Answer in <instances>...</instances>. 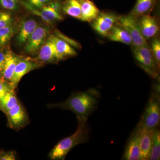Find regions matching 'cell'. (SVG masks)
<instances>
[{
	"label": "cell",
	"instance_id": "1",
	"mask_svg": "<svg viewBox=\"0 0 160 160\" xmlns=\"http://www.w3.org/2000/svg\"><path fill=\"white\" fill-rule=\"evenodd\" d=\"M100 98L98 90L91 89L77 92L64 102L52 105V107L68 109L76 115L79 122H87L88 118L96 108Z\"/></svg>",
	"mask_w": 160,
	"mask_h": 160
},
{
	"label": "cell",
	"instance_id": "2",
	"mask_svg": "<svg viewBox=\"0 0 160 160\" xmlns=\"http://www.w3.org/2000/svg\"><path fill=\"white\" fill-rule=\"evenodd\" d=\"M89 129L87 122H79L76 131L70 136L61 140L54 146L49 154L52 160H63L76 146L87 142L89 138Z\"/></svg>",
	"mask_w": 160,
	"mask_h": 160
},
{
	"label": "cell",
	"instance_id": "3",
	"mask_svg": "<svg viewBox=\"0 0 160 160\" xmlns=\"http://www.w3.org/2000/svg\"><path fill=\"white\" fill-rule=\"evenodd\" d=\"M155 90L152 93L144 113L137 127L145 129H156L160 119L159 92Z\"/></svg>",
	"mask_w": 160,
	"mask_h": 160
},
{
	"label": "cell",
	"instance_id": "4",
	"mask_svg": "<svg viewBox=\"0 0 160 160\" xmlns=\"http://www.w3.org/2000/svg\"><path fill=\"white\" fill-rule=\"evenodd\" d=\"M132 51L135 59L141 68L152 77H158V68L151 50L148 46H133Z\"/></svg>",
	"mask_w": 160,
	"mask_h": 160
},
{
	"label": "cell",
	"instance_id": "5",
	"mask_svg": "<svg viewBox=\"0 0 160 160\" xmlns=\"http://www.w3.org/2000/svg\"><path fill=\"white\" fill-rule=\"evenodd\" d=\"M117 22L129 32L132 40V46H148L146 40L141 32L138 18L130 14L121 16H119Z\"/></svg>",
	"mask_w": 160,
	"mask_h": 160
},
{
	"label": "cell",
	"instance_id": "6",
	"mask_svg": "<svg viewBox=\"0 0 160 160\" xmlns=\"http://www.w3.org/2000/svg\"><path fill=\"white\" fill-rule=\"evenodd\" d=\"M42 65L41 62L36 60L32 59L29 58L21 57L16 66L10 84L12 88L15 89L21 79L25 75L32 70L38 69Z\"/></svg>",
	"mask_w": 160,
	"mask_h": 160
},
{
	"label": "cell",
	"instance_id": "7",
	"mask_svg": "<svg viewBox=\"0 0 160 160\" xmlns=\"http://www.w3.org/2000/svg\"><path fill=\"white\" fill-rule=\"evenodd\" d=\"M119 16L109 12H100L95 19L92 22V26L98 33L107 37L109 32L117 22Z\"/></svg>",
	"mask_w": 160,
	"mask_h": 160
},
{
	"label": "cell",
	"instance_id": "8",
	"mask_svg": "<svg viewBox=\"0 0 160 160\" xmlns=\"http://www.w3.org/2000/svg\"><path fill=\"white\" fill-rule=\"evenodd\" d=\"M49 32L48 27L38 26L27 40L24 52L26 53L32 54L38 51L46 41Z\"/></svg>",
	"mask_w": 160,
	"mask_h": 160
},
{
	"label": "cell",
	"instance_id": "9",
	"mask_svg": "<svg viewBox=\"0 0 160 160\" xmlns=\"http://www.w3.org/2000/svg\"><path fill=\"white\" fill-rule=\"evenodd\" d=\"M138 18L141 32L146 40L158 36L160 30L159 24L154 17L146 14Z\"/></svg>",
	"mask_w": 160,
	"mask_h": 160
},
{
	"label": "cell",
	"instance_id": "10",
	"mask_svg": "<svg viewBox=\"0 0 160 160\" xmlns=\"http://www.w3.org/2000/svg\"><path fill=\"white\" fill-rule=\"evenodd\" d=\"M37 61L41 62H58L54 35H51L46 40L40 48Z\"/></svg>",
	"mask_w": 160,
	"mask_h": 160
},
{
	"label": "cell",
	"instance_id": "11",
	"mask_svg": "<svg viewBox=\"0 0 160 160\" xmlns=\"http://www.w3.org/2000/svg\"><path fill=\"white\" fill-rule=\"evenodd\" d=\"M9 126L12 129H18L26 125L28 119L26 112L19 103L6 113Z\"/></svg>",
	"mask_w": 160,
	"mask_h": 160
},
{
	"label": "cell",
	"instance_id": "12",
	"mask_svg": "<svg viewBox=\"0 0 160 160\" xmlns=\"http://www.w3.org/2000/svg\"><path fill=\"white\" fill-rule=\"evenodd\" d=\"M140 131V128L137 127L132 134L126 146L123 159L141 160L139 147Z\"/></svg>",
	"mask_w": 160,
	"mask_h": 160
},
{
	"label": "cell",
	"instance_id": "13",
	"mask_svg": "<svg viewBox=\"0 0 160 160\" xmlns=\"http://www.w3.org/2000/svg\"><path fill=\"white\" fill-rule=\"evenodd\" d=\"M139 128L141 129L139 142L141 159L148 160L152 145V137L156 129Z\"/></svg>",
	"mask_w": 160,
	"mask_h": 160
},
{
	"label": "cell",
	"instance_id": "14",
	"mask_svg": "<svg viewBox=\"0 0 160 160\" xmlns=\"http://www.w3.org/2000/svg\"><path fill=\"white\" fill-rule=\"evenodd\" d=\"M21 57L15 54L13 52L10 50H7L5 53V66L2 77L10 85L16 66Z\"/></svg>",
	"mask_w": 160,
	"mask_h": 160
},
{
	"label": "cell",
	"instance_id": "15",
	"mask_svg": "<svg viewBox=\"0 0 160 160\" xmlns=\"http://www.w3.org/2000/svg\"><path fill=\"white\" fill-rule=\"evenodd\" d=\"M38 23L33 19H28L22 21L20 23L17 40L18 44L23 45L37 28Z\"/></svg>",
	"mask_w": 160,
	"mask_h": 160
},
{
	"label": "cell",
	"instance_id": "16",
	"mask_svg": "<svg viewBox=\"0 0 160 160\" xmlns=\"http://www.w3.org/2000/svg\"><path fill=\"white\" fill-rule=\"evenodd\" d=\"M81 5V20L91 22L95 19L100 10L91 0H80Z\"/></svg>",
	"mask_w": 160,
	"mask_h": 160
},
{
	"label": "cell",
	"instance_id": "17",
	"mask_svg": "<svg viewBox=\"0 0 160 160\" xmlns=\"http://www.w3.org/2000/svg\"><path fill=\"white\" fill-rule=\"evenodd\" d=\"M107 37L113 42L128 45H132V40L129 32L117 22L115 24Z\"/></svg>",
	"mask_w": 160,
	"mask_h": 160
},
{
	"label": "cell",
	"instance_id": "18",
	"mask_svg": "<svg viewBox=\"0 0 160 160\" xmlns=\"http://www.w3.org/2000/svg\"><path fill=\"white\" fill-rule=\"evenodd\" d=\"M54 40L58 62L66 58L76 55V52L72 46L55 35Z\"/></svg>",
	"mask_w": 160,
	"mask_h": 160
},
{
	"label": "cell",
	"instance_id": "19",
	"mask_svg": "<svg viewBox=\"0 0 160 160\" xmlns=\"http://www.w3.org/2000/svg\"><path fill=\"white\" fill-rule=\"evenodd\" d=\"M62 12L78 19H81V5L80 0H66L62 5Z\"/></svg>",
	"mask_w": 160,
	"mask_h": 160
},
{
	"label": "cell",
	"instance_id": "20",
	"mask_svg": "<svg viewBox=\"0 0 160 160\" xmlns=\"http://www.w3.org/2000/svg\"><path fill=\"white\" fill-rule=\"evenodd\" d=\"M158 0H137L130 14L138 18L144 14H148L154 6Z\"/></svg>",
	"mask_w": 160,
	"mask_h": 160
},
{
	"label": "cell",
	"instance_id": "21",
	"mask_svg": "<svg viewBox=\"0 0 160 160\" xmlns=\"http://www.w3.org/2000/svg\"><path fill=\"white\" fill-rule=\"evenodd\" d=\"M14 89H11L0 100V109L6 113L18 103Z\"/></svg>",
	"mask_w": 160,
	"mask_h": 160
},
{
	"label": "cell",
	"instance_id": "22",
	"mask_svg": "<svg viewBox=\"0 0 160 160\" xmlns=\"http://www.w3.org/2000/svg\"><path fill=\"white\" fill-rule=\"evenodd\" d=\"M160 158V132L156 128L153 137L151 151L148 160H158Z\"/></svg>",
	"mask_w": 160,
	"mask_h": 160
},
{
	"label": "cell",
	"instance_id": "23",
	"mask_svg": "<svg viewBox=\"0 0 160 160\" xmlns=\"http://www.w3.org/2000/svg\"><path fill=\"white\" fill-rule=\"evenodd\" d=\"M14 33L12 25L0 28V47H2L8 42Z\"/></svg>",
	"mask_w": 160,
	"mask_h": 160
},
{
	"label": "cell",
	"instance_id": "24",
	"mask_svg": "<svg viewBox=\"0 0 160 160\" xmlns=\"http://www.w3.org/2000/svg\"><path fill=\"white\" fill-rule=\"evenodd\" d=\"M47 18L53 22L55 21H61L63 19V17L61 13L56 11L50 6L46 5L40 9Z\"/></svg>",
	"mask_w": 160,
	"mask_h": 160
},
{
	"label": "cell",
	"instance_id": "25",
	"mask_svg": "<svg viewBox=\"0 0 160 160\" xmlns=\"http://www.w3.org/2000/svg\"><path fill=\"white\" fill-rule=\"evenodd\" d=\"M22 4L28 11L32 13L35 15L36 16L39 17L45 22L49 24V25H51L53 23L48 18L46 17V15L44 14L41 9H37V8L32 7L27 2H22Z\"/></svg>",
	"mask_w": 160,
	"mask_h": 160
},
{
	"label": "cell",
	"instance_id": "26",
	"mask_svg": "<svg viewBox=\"0 0 160 160\" xmlns=\"http://www.w3.org/2000/svg\"><path fill=\"white\" fill-rule=\"evenodd\" d=\"M150 49L158 66L160 64V41L158 38H154L152 41Z\"/></svg>",
	"mask_w": 160,
	"mask_h": 160
},
{
	"label": "cell",
	"instance_id": "27",
	"mask_svg": "<svg viewBox=\"0 0 160 160\" xmlns=\"http://www.w3.org/2000/svg\"><path fill=\"white\" fill-rule=\"evenodd\" d=\"M55 35L58 37V38H60V39L65 41L66 42L68 43L69 45H70L72 47L77 48V49H81V46L80 43L76 41L75 40L72 39L71 38L65 35L63 33L59 31L58 30H55Z\"/></svg>",
	"mask_w": 160,
	"mask_h": 160
},
{
	"label": "cell",
	"instance_id": "28",
	"mask_svg": "<svg viewBox=\"0 0 160 160\" xmlns=\"http://www.w3.org/2000/svg\"><path fill=\"white\" fill-rule=\"evenodd\" d=\"M19 0H0V5L4 9L16 10L18 8Z\"/></svg>",
	"mask_w": 160,
	"mask_h": 160
},
{
	"label": "cell",
	"instance_id": "29",
	"mask_svg": "<svg viewBox=\"0 0 160 160\" xmlns=\"http://www.w3.org/2000/svg\"><path fill=\"white\" fill-rule=\"evenodd\" d=\"M12 22V18L9 13L0 12V28L11 25Z\"/></svg>",
	"mask_w": 160,
	"mask_h": 160
},
{
	"label": "cell",
	"instance_id": "30",
	"mask_svg": "<svg viewBox=\"0 0 160 160\" xmlns=\"http://www.w3.org/2000/svg\"><path fill=\"white\" fill-rule=\"evenodd\" d=\"M12 89H13L9 83L6 82L2 77L0 76V100L6 93Z\"/></svg>",
	"mask_w": 160,
	"mask_h": 160
},
{
	"label": "cell",
	"instance_id": "31",
	"mask_svg": "<svg viewBox=\"0 0 160 160\" xmlns=\"http://www.w3.org/2000/svg\"><path fill=\"white\" fill-rule=\"evenodd\" d=\"M26 1H27L26 2L32 7L37 9H40L50 2L51 0H26Z\"/></svg>",
	"mask_w": 160,
	"mask_h": 160
},
{
	"label": "cell",
	"instance_id": "32",
	"mask_svg": "<svg viewBox=\"0 0 160 160\" xmlns=\"http://www.w3.org/2000/svg\"><path fill=\"white\" fill-rule=\"evenodd\" d=\"M15 155L12 151L3 152L0 158V160H14Z\"/></svg>",
	"mask_w": 160,
	"mask_h": 160
},
{
	"label": "cell",
	"instance_id": "33",
	"mask_svg": "<svg viewBox=\"0 0 160 160\" xmlns=\"http://www.w3.org/2000/svg\"><path fill=\"white\" fill-rule=\"evenodd\" d=\"M62 4L59 1H55L53 2H50L47 4V6H50L52 9H54L56 11L61 13L62 12Z\"/></svg>",
	"mask_w": 160,
	"mask_h": 160
},
{
	"label": "cell",
	"instance_id": "34",
	"mask_svg": "<svg viewBox=\"0 0 160 160\" xmlns=\"http://www.w3.org/2000/svg\"><path fill=\"white\" fill-rule=\"evenodd\" d=\"M5 64V53L2 51L0 50V76L2 77Z\"/></svg>",
	"mask_w": 160,
	"mask_h": 160
},
{
	"label": "cell",
	"instance_id": "35",
	"mask_svg": "<svg viewBox=\"0 0 160 160\" xmlns=\"http://www.w3.org/2000/svg\"><path fill=\"white\" fill-rule=\"evenodd\" d=\"M3 152L4 151L0 150V158H1V156H2V154Z\"/></svg>",
	"mask_w": 160,
	"mask_h": 160
}]
</instances>
